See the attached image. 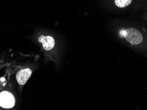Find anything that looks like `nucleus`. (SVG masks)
<instances>
[{"mask_svg":"<svg viewBox=\"0 0 147 110\" xmlns=\"http://www.w3.org/2000/svg\"><path fill=\"white\" fill-rule=\"evenodd\" d=\"M122 35L126 41L133 45H138L142 42L143 36L141 33L134 28H129L123 30Z\"/></svg>","mask_w":147,"mask_h":110,"instance_id":"obj_1","label":"nucleus"},{"mask_svg":"<svg viewBox=\"0 0 147 110\" xmlns=\"http://www.w3.org/2000/svg\"><path fill=\"white\" fill-rule=\"evenodd\" d=\"M15 99L9 92H1L0 93V106L4 108H11L14 106Z\"/></svg>","mask_w":147,"mask_h":110,"instance_id":"obj_2","label":"nucleus"},{"mask_svg":"<svg viewBox=\"0 0 147 110\" xmlns=\"http://www.w3.org/2000/svg\"><path fill=\"white\" fill-rule=\"evenodd\" d=\"M32 71L30 69H22L16 75V79L20 85H24L31 76Z\"/></svg>","mask_w":147,"mask_h":110,"instance_id":"obj_3","label":"nucleus"},{"mask_svg":"<svg viewBox=\"0 0 147 110\" xmlns=\"http://www.w3.org/2000/svg\"><path fill=\"white\" fill-rule=\"evenodd\" d=\"M38 40L39 42L42 43L44 49L46 51L52 50L55 46V40L51 36L41 35Z\"/></svg>","mask_w":147,"mask_h":110,"instance_id":"obj_4","label":"nucleus"},{"mask_svg":"<svg viewBox=\"0 0 147 110\" xmlns=\"http://www.w3.org/2000/svg\"><path fill=\"white\" fill-rule=\"evenodd\" d=\"M132 0H115V5L119 8H123L127 7L131 4Z\"/></svg>","mask_w":147,"mask_h":110,"instance_id":"obj_5","label":"nucleus"}]
</instances>
